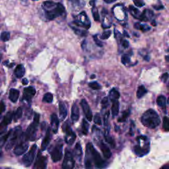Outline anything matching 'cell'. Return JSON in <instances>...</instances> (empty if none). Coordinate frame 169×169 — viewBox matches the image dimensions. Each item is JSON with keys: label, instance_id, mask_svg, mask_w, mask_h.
I'll use <instances>...</instances> for the list:
<instances>
[{"label": "cell", "instance_id": "6da1fadb", "mask_svg": "<svg viewBox=\"0 0 169 169\" xmlns=\"http://www.w3.org/2000/svg\"><path fill=\"white\" fill-rule=\"evenodd\" d=\"M92 162H94L96 167L98 168H103L106 164L104 160L102 159L101 155L95 149L91 143H88L86 146V158L84 161V165L86 169L92 168Z\"/></svg>", "mask_w": 169, "mask_h": 169}, {"label": "cell", "instance_id": "7a4b0ae2", "mask_svg": "<svg viewBox=\"0 0 169 169\" xmlns=\"http://www.w3.org/2000/svg\"><path fill=\"white\" fill-rule=\"evenodd\" d=\"M141 120L144 126L151 129L157 127L161 123V120L158 114L153 109H149L144 112L141 116Z\"/></svg>", "mask_w": 169, "mask_h": 169}, {"label": "cell", "instance_id": "3957f363", "mask_svg": "<svg viewBox=\"0 0 169 169\" xmlns=\"http://www.w3.org/2000/svg\"><path fill=\"white\" fill-rule=\"evenodd\" d=\"M46 18L49 21L54 20L57 17L62 15L65 13V7L60 3H55L54 5H52L48 9H44Z\"/></svg>", "mask_w": 169, "mask_h": 169}, {"label": "cell", "instance_id": "277c9868", "mask_svg": "<svg viewBox=\"0 0 169 169\" xmlns=\"http://www.w3.org/2000/svg\"><path fill=\"white\" fill-rule=\"evenodd\" d=\"M40 115L38 113H34L33 122L29 125L27 131L24 135L25 139L27 141H34L36 139V135L39 125Z\"/></svg>", "mask_w": 169, "mask_h": 169}, {"label": "cell", "instance_id": "5b68a950", "mask_svg": "<svg viewBox=\"0 0 169 169\" xmlns=\"http://www.w3.org/2000/svg\"><path fill=\"white\" fill-rule=\"evenodd\" d=\"M22 135V127L21 126H17L11 130L9 138L8 139L7 144L5 145V149L7 151L11 149L19 139L21 138Z\"/></svg>", "mask_w": 169, "mask_h": 169}, {"label": "cell", "instance_id": "8992f818", "mask_svg": "<svg viewBox=\"0 0 169 169\" xmlns=\"http://www.w3.org/2000/svg\"><path fill=\"white\" fill-rule=\"evenodd\" d=\"M62 129L64 132H65V141L67 144L72 145L74 144L75 139H76V135L75 132L72 130L69 121H66L63 124L62 126Z\"/></svg>", "mask_w": 169, "mask_h": 169}, {"label": "cell", "instance_id": "52a82bcc", "mask_svg": "<svg viewBox=\"0 0 169 169\" xmlns=\"http://www.w3.org/2000/svg\"><path fill=\"white\" fill-rule=\"evenodd\" d=\"M52 160L54 162L60 161L63 157V144L61 141L56 143L50 151Z\"/></svg>", "mask_w": 169, "mask_h": 169}, {"label": "cell", "instance_id": "ba28073f", "mask_svg": "<svg viewBox=\"0 0 169 169\" xmlns=\"http://www.w3.org/2000/svg\"><path fill=\"white\" fill-rule=\"evenodd\" d=\"M74 23L78 27H84L87 29H89L91 25L88 16L84 11H82L79 15H78L77 17H75V21Z\"/></svg>", "mask_w": 169, "mask_h": 169}, {"label": "cell", "instance_id": "9c48e42d", "mask_svg": "<svg viewBox=\"0 0 169 169\" xmlns=\"http://www.w3.org/2000/svg\"><path fill=\"white\" fill-rule=\"evenodd\" d=\"M75 162L72 153L68 149H66L62 163L63 169H73L75 167Z\"/></svg>", "mask_w": 169, "mask_h": 169}, {"label": "cell", "instance_id": "30bf717a", "mask_svg": "<svg viewBox=\"0 0 169 169\" xmlns=\"http://www.w3.org/2000/svg\"><path fill=\"white\" fill-rule=\"evenodd\" d=\"M36 149H37V146L36 145L34 144L32 146L30 151H28V152L26 153L25 155L23 156L22 159V162L25 167H28L32 165V163H33V160L34 159V157H35Z\"/></svg>", "mask_w": 169, "mask_h": 169}, {"label": "cell", "instance_id": "8fae6325", "mask_svg": "<svg viewBox=\"0 0 169 169\" xmlns=\"http://www.w3.org/2000/svg\"><path fill=\"white\" fill-rule=\"evenodd\" d=\"M28 147V143L27 142V140L25 139L24 135H23L22 138H21V140H20V141L17 144L16 147H15L13 152L17 156L21 155L27 151Z\"/></svg>", "mask_w": 169, "mask_h": 169}, {"label": "cell", "instance_id": "7c38bea8", "mask_svg": "<svg viewBox=\"0 0 169 169\" xmlns=\"http://www.w3.org/2000/svg\"><path fill=\"white\" fill-rule=\"evenodd\" d=\"M47 165V160L46 157L41 155V153H39L37 155L35 163L34 165V169H46Z\"/></svg>", "mask_w": 169, "mask_h": 169}, {"label": "cell", "instance_id": "4fadbf2b", "mask_svg": "<svg viewBox=\"0 0 169 169\" xmlns=\"http://www.w3.org/2000/svg\"><path fill=\"white\" fill-rule=\"evenodd\" d=\"M81 106L82 107L83 111L84 114V115H85V117L87 119V120L89 122H91L93 119V113L91 109H90L89 104L87 103L85 99H83V100L81 101Z\"/></svg>", "mask_w": 169, "mask_h": 169}, {"label": "cell", "instance_id": "5bb4252c", "mask_svg": "<svg viewBox=\"0 0 169 169\" xmlns=\"http://www.w3.org/2000/svg\"><path fill=\"white\" fill-rule=\"evenodd\" d=\"M36 94V89L33 87H28L24 89L23 91V99L27 101H31Z\"/></svg>", "mask_w": 169, "mask_h": 169}, {"label": "cell", "instance_id": "9a60e30c", "mask_svg": "<svg viewBox=\"0 0 169 169\" xmlns=\"http://www.w3.org/2000/svg\"><path fill=\"white\" fill-rule=\"evenodd\" d=\"M13 118H14V114L13 112L11 111L8 112L4 116V117L1 121V125H0L1 131L3 129H5V128H6V127L11 123V121H12V119Z\"/></svg>", "mask_w": 169, "mask_h": 169}, {"label": "cell", "instance_id": "2e32d148", "mask_svg": "<svg viewBox=\"0 0 169 169\" xmlns=\"http://www.w3.org/2000/svg\"><path fill=\"white\" fill-rule=\"evenodd\" d=\"M51 138H52V134H51V130L50 128L48 127L47 132L46 133V135L44 138L42 143V145H41V148L42 151H44L46 149V148L48 147V145L50 144L51 141Z\"/></svg>", "mask_w": 169, "mask_h": 169}, {"label": "cell", "instance_id": "e0dca14e", "mask_svg": "<svg viewBox=\"0 0 169 169\" xmlns=\"http://www.w3.org/2000/svg\"><path fill=\"white\" fill-rule=\"evenodd\" d=\"M51 126L52 127V132L54 133H56L58 132V127H59V120H58V116L56 114H52L51 115Z\"/></svg>", "mask_w": 169, "mask_h": 169}, {"label": "cell", "instance_id": "ac0fdd59", "mask_svg": "<svg viewBox=\"0 0 169 169\" xmlns=\"http://www.w3.org/2000/svg\"><path fill=\"white\" fill-rule=\"evenodd\" d=\"M79 107L77 106V104L76 103H74L72 106L71 109V120L74 122H76L79 120Z\"/></svg>", "mask_w": 169, "mask_h": 169}, {"label": "cell", "instance_id": "d6986e66", "mask_svg": "<svg viewBox=\"0 0 169 169\" xmlns=\"http://www.w3.org/2000/svg\"><path fill=\"white\" fill-rule=\"evenodd\" d=\"M154 15V13L152 11L149 9H145L139 17V20L141 21H148L152 18Z\"/></svg>", "mask_w": 169, "mask_h": 169}, {"label": "cell", "instance_id": "ffe728a7", "mask_svg": "<svg viewBox=\"0 0 169 169\" xmlns=\"http://www.w3.org/2000/svg\"><path fill=\"white\" fill-rule=\"evenodd\" d=\"M59 111L61 120H63L68 115V109H67L66 105L63 102L60 101L59 103Z\"/></svg>", "mask_w": 169, "mask_h": 169}, {"label": "cell", "instance_id": "44dd1931", "mask_svg": "<svg viewBox=\"0 0 169 169\" xmlns=\"http://www.w3.org/2000/svg\"><path fill=\"white\" fill-rule=\"evenodd\" d=\"M100 148H101L102 152H103V155H104L105 158H106V159L110 158V157L112 156L111 151H110L109 147H108L107 145L104 144V143H103V141L101 142Z\"/></svg>", "mask_w": 169, "mask_h": 169}, {"label": "cell", "instance_id": "7402d4cb", "mask_svg": "<svg viewBox=\"0 0 169 169\" xmlns=\"http://www.w3.org/2000/svg\"><path fill=\"white\" fill-rule=\"evenodd\" d=\"M25 68L24 66L21 65V64H19V65L17 66L16 67V68L15 69L14 74L17 78L23 77L25 75Z\"/></svg>", "mask_w": 169, "mask_h": 169}, {"label": "cell", "instance_id": "603a6c76", "mask_svg": "<svg viewBox=\"0 0 169 169\" xmlns=\"http://www.w3.org/2000/svg\"><path fill=\"white\" fill-rule=\"evenodd\" d=\"M19 91L15 89H11L9 95V98L13 103H16L19 97Z\"/></svg>", "mask_w": 169, "mask_h": 169}, {"label": "cell", "instance_id": "cb8c5ba5", "mask_svg": "<svg viewBox=\"0 0 169 169\" xmlns=\"http://www.w3.org/2000/svg\"><path fill=\"white\" fill-rule=\"evenodd\" d=\"M119 110H120V103L118 101H113L111 108V112L113 117H115L118 114Z\"/></svg>", "mask_w": 169, "mask_h": 169}, {"label": "cell", "instance_id": "d4e9b609", "mask_svg": "<svg viewBox=\"0 0 169 169\" xmlns=\"http://www.w3.org/2000/svg\"><path fill=\"white\" fill-rule=\"evenodd\" d=\"M134 151H135L137 155L143 156L148 152L149 149L142 148L141 147L139 146V145H136V146L134 147Z\"/></svg>", "mask_w": 169, "mask_h": 169}, {"label": "cell", "instance_id": "484cf974", "mask_svg": "<svg viewBox=\"0 0 169 169\" xmlns=\"http://www.w3.org/2000/svg\"><path fill=\"white\" fill-rule=\"evenodd\" d=\"M120 93L116 89H112L109 93V97L112 102L117 101L118 99L120 98Z\"/></svg>", "mask_w": 169, "mask_h": 169}, {"label": "cell", "instance_id": "4316f807", "mask_svg": "<svg viewBox=\"0 0 169 169\" xmlns=\"http://www.w3.org/2000/svg\"><path fill=\"white\" fill-rule=\"evenodd\" d=\"M75 155L77 156V159L79 160L81 159V157H82V148H81V145L80 143H77L75 147V151H74Z\"/></svg>", "mask_w": 169, "mask_h": 169}, {"label": "cell", "instance_id": "83f0119b", "mask_svg": "<svg viewBox=\"0 0 169 169\" xmlns=\"http://www.w3.org/2000/svg\"><path fill=\"white\" fill-rule=\"evenodd\" d=\"M147 93V89L144 85H141L138 87V91H137V97L138 98H142Z\"/></svg>", "mask_w": 169, "mask_h": 169}, {"label": "cell", "instance_id": "f1b7e54d", "mask_svg": "<svg viewBox=\"0 0 169 169\" xmlns=\"http://www.w3.org/2000/svg\"><path fill=\"white\" fill-rule=\"evenodd\" d=\"M134 27H135V28L138 29V30L142 31L143 32H147L151 29V27L147 25H142L139 23H135V24L134 25Z\"/></svg>", "mask_w": 169, "mask_h": 169}, {"label": "cell", "instance_id": "f546056e", "mask_svg": "<svg viewBox=\"0 0 169 169\" xmlns=\"http://www.w3.org/2000/svg\"><path fill=\"white\" fill-rule=\"evenodd\" d=\"M129 9L131 14L132 15V16H133V17H135V18L139 19L141 13L139 12V11L138 9L135 8V7H133V5H130Z\"/></svg>", "mask_w": 169, "mask_h": 169}, {"label": "cell", "instance_id": "4dcf8cb0", "mask_svg": "<svg viewBox=\"0 0 169 169\" xmlns=\"http://www.w3.org/2000/svg\"><path fill=\"white\" fill-rule=\"evenodd\" d=\"M70 27L73 29V31H74V33L77 34V35L81 36H86L87 34H88V33L87 31H83V30H81V29L76 28L75 27H73V26L70 25Z\"/></svg>", "mask_w": 169, "mask_h": 169}, {"label": "cell", "instance_id": "1f68e13d", "mask_svg": "<svg viewBox=\"0 0 169 169\" xmlns=\"http://www.w3.org/2000/svg\"><path fill=\"white\" fill-rule=\"evenodd\" d=\"M53 99H54V96L51 93H46V94H44V95L42 101L44 102V103H52V102H53Z\"/></svg>", "mask_w": 169, "mask_h": 169}, {"label": "cell", "instance_id": "d6a6232c", "mask_svg": "<svg viewBox=\"0 0 169 169\" xmlns=\"http://www.w3.org/2000/svg\"><path fill=\"white\" fill-rule=\"evenodd\" d=\"M166 103H167V99H166L165 96L160 95L157 97V103L158 104V106L161 107H164L166 105Z\"/></svg>", "mask_w": 169, "mask_h": 169}, {"label": "cell", "instance_id": "836d02e7", "mask_svg": "<svg viewBox=\"0 0 169 169\" xmlns=\"http://www.w3.org/2000/svg\"><path fill=\"white\" fill-rule=\"evenodd\" d=\"M89 127V124L88 123V122H87L86 120L83 119L82 122V126H81V130H82V133L84 134V135H87V134L88 133Z\"/></svg>", "mask_w": 169, "mask_h": 169}, {"label": "cell", "instance_id": "e575fe53", "mask_svg": "<svg viewBox=\"0 0 169 169\" xmlns=\"http://www.w3.org/2000/svg\"><path fill=\"white\" fill-rule=\"evenodd\" d=\"M22 115H23V110L21 107H19L16 110V112L14 114V118H13L14 122H17L18 121L19 119L22 117Z\"/></svg>", "mask_w": 169, "mask_h": 169}, {"label": "cell", "instance_id": "d590c367", "mask_svg": "<svg viewBox=\"0 0 169 169\" xmlns=\"http://www.w3.org/2000/svg\"><path fill=\"white\" fill-rule=\"evenodd\" d=\"M130 110H125V111L122 113V115L121 116V118H118V121L119 122H125L126 121L127 118H128V116H130Z\"/></svg>", "mask_w": 169, "mask_h": 169}, {"label": "cell", "instance_id": "8d00e7d4", "mask_svg": "<svg viewBox=\"0 0 169 169\" xmlns=\"http://www.w3.org/2000/svg\"><path fill=\"white\" fill-rule=\"evenodd\" d=\"M162 128L166 132H169V118L165 116L162 120Z\"/></svg>", "mask_w": 169, "mask_h": 169}, {"label": "cell", "instance_id": "74e56055", "mask_svg": "<svg viewBox=\"0 0 169 169\" xmlns=\"http://www.w3.org/2000/svg\"><path fill=\"white\" fill-rule=\"evenodd\" d=\"M92 13L93 18H94L95 21H100V15H99L98 11L97 10V7H95V6L93 7L92 9Z\"/></svg>", "mask_w": 169, "mask_h": 169}, {"label": "cell", "instance_id": "f35d334b", "mask_svg": "<svg viewBox=\"0 0 169 169\" xmlns=\"http://www.w3.org/2000/svg\"><path fill=\"white\" fill-rule=\"evenodd\" d=\"M1 40L4 42H7L10 39V33L7 31L2 32L1 34Z\"/></svg>", "mask_w": 169, "mask_h": 169}, {"label": "cell", "instance_id": "ab89813d", "mask_svg": "<svg viewBox=\"0 0 169 169\" xmlns=\"http://www.w3.org/2000/svg\"><path fill=\"white\" fill-rule=\"evenodd\" d=\"M104 138H105L106 141L108 143V144H109L110 145V146L113 148L115 147V142L112 137H110L108 135H104Z\"/></svg>", "mask_w": 169, "mask_h": 169}, {"label": "cell", "instance_id": "60d3db41", "mask_svg": "<svg viewBox=\"0 0 169 169\" xmlns=\"http://www.w3.org/2000/svg\"><path fill=\"white\" fill-rule=\"evenodd\" d=\"M89 86L93 90H99L101 89V84H99L97 82H96V81H93V82L89 83Z\"/></svg>", "mask_w": 169, "mask_h": 169}, {"label": "cell", "instance_id": "b9f144b4", "mask_svg": "<svg viewBox=\"0 0 169 169\" xmlns=\"http://www.w3.org/2000/svg\"><path fill=\"white\" fill-rule=\"evenodd\" d=\"M122 62L124 65H126L127 63H129L130 62V56L127 54H124L122 56Z\"/></svg>", "mask_w": 169, "mask_h": 169}, {"label": "cell", "instance_id": "7bdbcfd3", "mask_svg": "<svg viewBox=\"0 0 169 169\" xmlns=\"http://www.w3.org/2000/svg\"><path fill=\"white\" fill-rule=\"evenodd\" d=\"M110 35H111V31H104V32H103V33L102 34V35L101 36V39H103V40L108 39L110 37Z\"/></svg>", "mask_w": 169, "mask_h": 169}, {"label": "cell", "instance_id": "ee69618b", "mask_svg": "<svg viewBox=\"0 0 169 169\" xmlns=\"http://www.w3.org/2000/svg\"><path fill=\"white\" fill-rule=\"evenodd\" d=\"M94 122L96 124L99 125V126H101V125H102V120H101V116H100V115L98 114H97L95 116Z\"/></svg>", "mask_w": 169, "mask_h": 169}, {"label": "cell", "instance_id": "f6af8a7d", "mask_svg": "<svg viewBox=\"0 0 169 169\" xmlns=\"http://www.w3.org/2000/svg\"><path fill=\"white\" fill-rule=\"evenodd\" d=\"M93 39H94V41H95V44L98 46H99V47H103V43H102V42L101 41V40L98 39L97 34H96V35L93 36Z\"/></svg>", "mask_w": 169, "mask_h": 169}, {"label": "cell", "instance_id": "bcb514c9", "mask_svg": "<svg viewBox=\"0 0 169 169\" xmlns=\"http://www.w3.org/2000/svg\"><path fill=\"white\" fill-rule=\"evenodd\" d=\"M168 78V73H165V74H163L161 76V81L162 82L166 83L167 82V81Z\"/></svg>", "mask_w": 169, "mask_h": 169}, {"label": "cell", "instance_id": "7dc6e473", "mask_svg": "<svg viewBox=\"0 0 169 169\" xmlns=\"http://www.w3.org/2000/svg\"><path fill=\"white\" fill-rule=\"evenodd\" d=\"M133 4L137 7H143L145 5V3L142 1H133Z\"/></svg>", "mask_w": 169, "mask_h": 169}, {"label": "cell", "instance_id": "c3c4849f", "mask_svg": "<svg viewBox=\"0 0 169 169\" xmlns=\"http://www.w3.org/2000/svg\"><path fill=\"white\" fill-rule=\"evenodd\" d=\"M122 46H123L124 48H127L128 47H129L130 44H129V42H128L127 40H122Z\"/></svg>", "mask_w": 169, "mask_h": 169}, {"label": "cell", "instance_id": "681fc988", "mask_svg": "<svg viewBox=\"0 0 169 169\" xmlns=\"http://www.w3.org/2000/svg\"><path fill=\"white\" fill-rule=\"evenodd\" d=\"M109 99H108V97H104V98H103V100H102V101H101V103H102V104H103V106H104V105H107L108 104V103H109Z\"/></svg>", "mask_w": 169, "mask_h": 169}, {"label": "cell", "instance_id": "f907efd6", "mask_svg": "<svg viewBox=\"0 0 169 169\" xmlns=\"http://www.w3.org/2000/svg\"><path fill=\"white\" fill-rule=\"evenodd\" d=\"M1 113H3L5 111V104H4V102H3V101H1Z\"/></svg>", "mask_w": 169, "mask_h": 169}, {"label": "cell", "instance_id": "816d5d0a", "mask_svg": "<svg viewBox=\"0 0 169 169\" xmlns=\"http://www.w3.org/2000/svg\"><path fill=\"white\" fill-rule=\"evenodd\" d=\"M153 7L155 8V9H157V10H160V9H163V8H164V7H163L162 5H160L159 7H158V6H157V5H156V6H155V5H153Z\"/></svg>", "mask_w": 169, "mask_h": 169}, {"label": "cell", "instance_id": "f5cc1de1", "mask_svg": "<svg viewBox=\"0 0 169 169\" xmlns=\"http://www.w3.org/2000/svg\"><path fill=\"white\" fill-rule=\"evenodd\" d=\"M22 83L23 84H24V85H26V84H27L28 83V81L27 79H23L22 80Z\"/></svg>", "mask_w": 169, "mask_h": 169}, {"label": "cell", "instance_id": "db71d44e", "mask_svg": "<svg viewBox=\"0 0 169 169\" xmlns=\"http://www.w3.org/2000/svg\"><path fill=\"white\" fill-rule=\"evenodd\" d=\"M115 0H104V2L106 3V4H112V3L115 2Z\"/></svg>", "mask_w": 169, "mask_h": 169}, {"label": "cell", "instance_id": "11a10c76", "mask_svg": "<svg viewBox=\"0 0 169 169\" xmlns=\"http://www.w3.org/2000/svg\"><path fill=\"white\" fill-rule=\"evenodd\" d=\"M161 169H169V165H167L163 166V167Z\"/></svg>", "mask_w": 169, "mask_h": 169}, {"label": "cell", "instance_id": "9f6ffc18", "mask_svg": "<svg viewBox=\"0 0 169 169\" xmlns=\"http://www.w3.org/2000/svg\"><path fill=\"white\" fill-rule=\"evenodd\" d=\"M124 35L126 36H127V37H128V38H130V35L127 34V32H126V31H124Z\"/></svg>", "mask_w": 169, "mask_h": 169}, {"label": "cell", "instance_id": "6f0895ef", "mask_svg": "<svg viewBox=\"0 0 169 169\" xmlns=\"http://www.w3.org/2000/svg\"><path fill=\"white\" fill-rule=\"evenodd\" d=\"M165 60H166V61H167V62H169V56H165Z\"/></svg>", "mask_w": 169, "mask_h": 169}, {"label": "cell", "instance_id": "680465c9", "mask_svg": "<svg viewBox=\"0 0 169 169\" xmlns=\"http://www.w3.org/2000/svg\"><path fill=\"white\" fill-rule=\"evenodd\" d=\"M152 25L154 26H156V23H155V21H153V22H152Z\"/></svg>", "mask_w": 169, "mask_h": 169}, {"label": "cell", "instance_id": "91938a15", "mask_svg": "<svg viewBox=\"0 0 169 169\" xmlns=\"http://www.w3.org/2000/svg\"><path fill=\"white\" fill-rule=\"evenodd\" d=\"M95 75H91V79H93V78H95Z\"/></svg>", "mask_w": 169, "mask_h": 169}, {"label": "cell", "instance_id": "94428289", "mask_svg": "<svg viewBox=\"0 0 169 169\" xmlns=\"http://www.w3.org/2000/svg\"><path fill=\"white\" fill-rule=\"evenodd\" d=\"M167 103L169 104V98H168V100H167Z\"/></svg>", "mask_w": 169, "mask_h": 169}]
</instances>
